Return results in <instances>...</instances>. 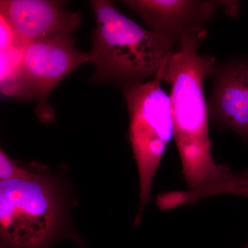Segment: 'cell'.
Segmentation results:
<instances>
[{"label":"cell","mask_w":248,"mask_h":248,"mask_svg":"<svg viewBox=\"0 0 248 248\" xmlns=\"http://www.w3.org/2000/svg\"><path fill=\"white\" fill-rule=\"evenodd\" d=\"M207 36L205 28L182 35L163 68V80L171 87L174 139L190 191L218 184L232 172L212 155L204 82L217 60L198 52Z\"/></svg>","instance_id":"cell-1"},{"label":"cell","mask_w":248,"mask_h":248,"mask_svg":"<svg viewBox=\"0 0 248 248\" xmlns=\"http://www.w3.org/2000/svg\"><path fill=\"white\" fill-rule=\"evenodd\" d=\"M97 27L90 62L96 66L93 79L127 85L157 76L172 53V45L124 16L107 0L91 1Z\"/></svg>","instance_id":"cell-2"},{"label":"cell","mask_w":248,"mask_h":248,"mask_svg":"<svg viewBox=\"0 0 248 248\" xmlns=\"http://www.w3.org/2000/svg\"><path fill=\"white\" fill-rule=\"evenodd\" d=\"M66 205L58 181L41 170L0 181L1 248H49L65 236Z\"/></svg>","instance_id":"cell-3"},{"label":"cell","mask_w":248,"mask_h":248,"mask_svg":"<svg viewBox=\"0 0 248 248\" xmlns=\"http://www.w3.org/2000/svg\"><path fill=\"white\" fill-rule=\"evenodd\" d=\"M162 80L163 69L151 81L124 87L130 118L129 138L140 175V210L135 226L141 221L155 174L174 138L170 98L161 88Z\"/></svg>","instance_id":"cell-4"},{"label":"cell","mask_w":248,"mask_h":248,"mask_svg":"<svg viewBox=\"0 0 248 248\" xmlns=\"http://www.w3.org/2000/svg\"><path fill=\"white\" fill-rule=\"evenodd\" d=\"M90 60V54L77 49L70 36L32 41L22 47L14 71L1 79V91L10 97L37 100V115L43 122H51L55 113L48 103L49 94L63 78Z\"/></svg>","instance_id":"cell-5"},{"label":"cell","mask_w":248,"mask_h":248,"mask_svg":"<svg viewBox=\"0 0 248 248\" xmlns=\"http://www.w3.org/2000/svg\"><path fill=\"white\" fill-rule=\"evenodd\" d=\"M142 18L152 31L172 45L182 35L205 28L219 8L231 16L237 15L236 1L202 0H128L122 1Z\"/></svg>","instance_id":"cell-6"},{"label":"cell","mask_w":248,"mask_h":248,"mask_svg":"<svg viewBox=\"0 0 248 248\" xmlns=\"http://www.w3.org/2000/svg\"><path fill=\"white\" fill-rule=\"evenodd\" d=\"M209 76L213 81L209 119L219 130H232L248 141V60L216 62Z\"/></svg>","instance_id":"cell-7"},{"label":"cell","mask_w":248,"mask_h":248,"mask_svg":"<svg viewBox=\"0 0 248 248\" xmlns=\"http://www.w3.org/2000/svg\"><path fill=\"white\" fill-rule=\"evenodd\" d=\"M0 13L19 48L32 41L70 36L81 22L80 15L67 11L60 1L1 0Z\"/></svg>","instance_id":"cell-8"},{"label":"cell","mask_w":248,"mask_h":248,"mask_svg":"<svg viewBox=\"0 0 248 248\" xmlns=\"http://www.w3.org/2000/svg\"><path fill=\"white\" fill-rule=\"evenodd\" d=\"M220 195H234L248 199V169L233 173L226 180L215 185L205 186L195 190L183 191L182 202L192 204L205 197Z\"/></svg>","instance_id":"cell-9"},{"label":"cell","mask_w":248,"mask_h":248,"mask_svg":"<svg viewBox=\"0 0 248 248\" xmlns=\"http://www.w3.org/2000/svg\"><path fill=\"white\" fill-rule=\"evenodd\" d=\"M25 167H20L1 150L0 153V181L9 180L21 177L26 172Z\"/></svg>","instance_id":"cell-10"},{"label":"cell","mask_w":248,"mask_h":248,"mask_svg":"<svg viewBox=\"0 0 248 248\" xmlns=\"http://www.w3.org/2000/svg\"><path fill=\"white\" fill-rule=\"evenodd\" d=\"M243 248H248V242L247 243V244H246V246H245Z\"/></svg>","instance_id":"cell-11"}]
</instances>
